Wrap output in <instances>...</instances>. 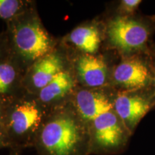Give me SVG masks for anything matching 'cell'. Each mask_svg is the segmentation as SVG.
<instances>
[{
  "mask_svg": "<svg viewBox=\"0 0 155 155\" xmlns=\"http://www.w3.org/2000/svg\"><path fill=\"white\" fill-rule=\"evenodd\" d=\"M38 155H89V135L71 101L53 108L35 141Z\"/></svg>",
  "mask_w": 155,
  "mask_h": 155,
  "instance_id": "obj_1",
  "label": "cell"
},
{
  "mask_svg": "<svg viewBox=\"0 0 155 155\" xmlns=\"http://www.w3.org/2000/svg\"><path fill=\"white\" fill-rule=\"evenodd\" d=\"M58 45L42 25L34 3L7 22L6 53L25 73Z\"/></svg>",
  "mask_w": 155,
  "mask_h": 155,
  "instance_id": "obj_2",
  "label": "cell"
},
{
  "mask_svg": "<svg viewBox=\"0 0 155 155\" xmlns=\"http://www.w3.org/2000/svg\"><path fill=\"white\" fill-rule=\"evenodd\" d=\"M53 108L24 90L7 101L2 124L10 150L33 147L36 137Z\"/></svg>",
  "mask_w": 155,
  "mask_h": 155,
  "instance_id": "obj_3",
  "label": "cell"
},
{
  "mask_svg": "<svg viewBox=\"0 0 155 155\" xmlns=\"http://www.w3.org/2000/svg\"><path fill=\"white\" fill-rule=\"evenodd\" d=\"M89 135V155L119 154L127 147L131 133L111 108L97 114L79 116Z\"/></svg>",
  "mask_w": 155,
  "mask_h": 155,
  "instance_id": "obj_4",
  "label": "cell"
},
{
  "mask_svg": "<svg viewBox=\"0 0 155 155\" xmlns=\"http://www.w3.org/2000/svg\"><path fill=\"white\" fill-rule=\"evenodd\" d=\"M106 35L110 45L122 53H131L144 47L150 30L138 19L119 15L109 21Z\"/></svg>",
  "mask_w": 155,
  "mask_h": 155,
  "instance_id": "obj_5",
  "label": "cell"
},
{
  "mask_svg": "<svg viewBox=\"0 0 155 155\" xmlns=\"http://www.w3.org/2000/svg\"><path fill=\"white\" fill-rule=\"evenodd\" d=\"M71 61L69 50L59 43L53 52L34 63L25 73L23 89L35 95L51 82L58 71Z\"/></svg>",
  "mask_w": 155,
  "mask_h": 155,
  "instance_id": "obj_6",
  "label": "cell"
},
{
  "mask_svg": "<svg viewBox=\"0 0 155 155\" xmlns=\"http://www.w3.org/2000/svg\"><path fill=\"white\" fill-rule=\"evenodd\" d=\"M71 56L79 86L86 88H103L107 86L111 81V73L104 58L96 54L78 53L73 56L71 53Z\"/></svg>",
  "mask_w": 155,
  "mask_h": 155,
  "instance_id": "obj_7",
  "label": "cell"
},
{
  "mask_svg": "<svg viewBox=\"0 0 155 155\" xmlns=\"http://www.w3.org/2000/svg\"><path fill=\"white\" fill-rule=\"evenodd\" d=\"M152 106L151 98L139 91H121L114 96V111L131 134Z\"/></svg>",
  "mask_w": 155,
  "mask_h": 155,
  "instance_id": "obj_8",
  "label": "cell"
},
{
  "mask_svg": "<svg viewBox=\"0 0 155 155\" xmlns=\"http://www.w3.org/2000/svg\"><path fill=\"white\" fill-rule=\"evenodd\" d=\"M152 78L146 62L139 58L131 57L114 68L111 81L122 91H139L150 84Z\"/></svg>",
  "mask_w": 155,
  "mask_h": 155,
  "instance_id": "obj_9",
  "label": "cell"
},
{
  "mask_svg": "<svg viewBox=\"0 0 155 155\" xmlns=\"http://www.w3.org/2000/svg\"><path fill=\"white\" fill-rule=\"evenodd\" d=\"M66 45L79 54L96 55L102 42V34L97 25H79L65 38Z\"/></svg>",
  "mask_w": 155,
  "mask_h": 155,
  "instance_id": "obj_10",
  "label": "cell"
},
{
  "mask_svg": "<svg viewBox=\"0 0 155 155\" xmlns=\"http://www.w3.org/2000/svg\"><path fill=\"white\" fill-rule=\"evenodd\" d=\"M24 71L9 56L0 58V98L9 99L24 91Z\"/></svg>",
  "mask_w": 155,
  "mask_h": 155,
  "instance_id": "obj_11",
  "label": "cell"
},
{
  "mask_svg": "<svg viewBox=\"0 0 155 155\" xmlns=\"http://www.w3.org/2000/svg\"><path fill=\"white\" fill-rule=\"evenodd\" d=\"M32 5L31 1L0 0V18L8 22Z\"/></svg>",
  "mask_w": 155,
  "mask_h": 155,
  "instance_id": "obj_12",
  "label": "cell"
},
{
  "mask_svg": "<svg viewBox=\"0 0 155 155\" xmlns=\"http://www.w3.org/2000/svg\"><path fill=\"white\" fill-rule=\"evenodd\" d=\"M141 3L140 0H122L118 7L120 16L130 17L137 10Z\"/></svg>",
  "mask_w": 155,
  "mask_h": 155,
  "instance_id": "obj_13",
  "label": "cell"
},
{
  "mask_svg": "<svg viewBox=\"0 0 155 155\" xmlns=\"http://www.w3.org/2000/svg\"><path fill=\"white\" fill-rule=\"evenodd\" d=\"M4 148H9V142L3 126L0 124V150Z\"/></svg>",
  "mask_w": 155,
  "mask_h": 155,
  "instance_id": "obj_14",
  "label": "cell"
},
{
  "mask_svg": "<svg viewBox=\"0 0 155 155\" xmlns=\"http://www.w3.org/2000/svg\"><path fill=\"white\" fill-rule=\"evenodd\" d=\"M7 101L8 99H4V98H0V124L2 123Z\"/></svg>",
  "mask_w": 155,
  "mask_h": 155,
  "instance_id": "obj_15",
  "label": "cell"
},
{
  "mask_svg": "<svg viewBox=\"0 0 155 155\" xmlns=\"http://www.w3.org/2000/svg\"><path fill=\"white\" fill-rule=\"evenodd\" d=\"M20 152H19V151L11 150L10 154H9V155H21V153Z\"/></svg>",
  "mask_w": 155,
  "mask_h": 155,
  "instance_id": "obj_16",
  "label": "cell"
},
{
  "mask_svg": "<svg viewBox=\"0 0 155 155\" xmlns=\"http://www.w3.org/2000/svg\"><path fill=\"white\" fill-rule=\"evenodd\" d=\"M1 41H0V58H1Z\"/></svg>",
  "mask_w": 155,
  "mask_h": 155,
  "instance_id": "obj_17",
  "label": "cell"
},
{
  "mask_svg": "<svg viewBox=\"0 0 155 155\" xmlns=\"http://www.w3.org/2000/svg\"><path fill=\"white\" fill-rule=\"evenodd\" d=\"M154 83H155V77H154Z\"/></svg>",
  "mask_w": 155,
  "mask_h": 155,
  "instance_id": "obj_18",
  "label": "cell"
}]
</instances>
